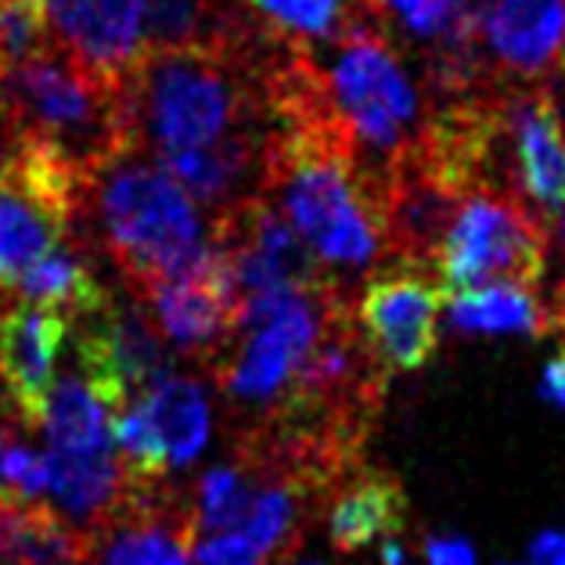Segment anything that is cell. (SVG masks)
<instances>
[{
    "label": "cell",
    "mask_w": 565,
    "mask_h": 565,
    "mask_svg": "<svg viewBox=\"0 0 565 565\" xmlns=\"http://www.w3.org/2000/svg\"><path fill=\"white\" fill-rule=\"evenodd\" d=\"M526 565H565V536L562 533H541L530 547Z\"/></svg>",
    "instance_id": "484cf974"
},
{
    "label": "cell",
    "mask_w": 565,
    "mask_h": 565,
    "mask_svg": "<svg viewBox=\"0 0 565 565\" xmlns=\"http://www.w3.org/2000/svg\"><path fill=\"white\" fill-rule=\"evenodd\" d=\"M274 33L299 44H328L353 30L356 22L375 19L364 0H245Z\"/></svg>",
    "instance_id": "44dd1931"
},
{
    "label": "cell",
    "mask_w": 565,
    "mask_h": 565,
    "mask_svg": "<svg viewBox=\"0 0 565 565\" xmlns=\"http://www.w3.org/2000/svg\"><path fill=\"white\" fill-rule=\"evenodd\" d=\"M490 173L547 227L565 213V108L551 84L498 90Z\"/></svg>",
    "instance_id": "ba28073f"
},
{
    "label": "cell",
    "mask_w": 565,
    "mask_h": 565,
    "mask_svg": "<svg viewBox=\"0 0 565 565\" xmlns=\"http://www.w3.org/2000/svg\"><path fill=\"white\" fill-rule=\"evenodd\" d=\"M425 558L429 565H476V551L465 536H429Z\"/></svg>",
    "instance_id": "d4e9b609"
},
{
    "label": "cell",
    "mask_w": 565,
    "mask_h": 565,
    "mask_svg": "<svg viewBox=\"0 0 565 565\" xmlns=\"http://www.w3.org/2000/svg\"><path fill=\"white\" fill-rule=\"evenodd\" d=\"M15 292L25 302H33V307H47V310L65 313L68 321H73V317L79 321V317L102 310L105 302L113 299L105 292V285L94 278L84 253L73 249L68 242L62 249H54L51 256L40 259V264L19 281Z\"/></svg>",
    "instance_id": "ffe728a7"
},
{
    "label": "cell",
    "mask_w": 565,
    "mask_h": 565,
    "mask_svg": "<svg viewBox=\"0 0 565 565\" xmlns=\"http://www.w3.org/2000/svg\"><path fill=\"white\" fill-rule=\"evenodd\" d=\"M191 558L199 565H270L264 558V551L253 547L242 533H213V536H199Z\"/></svg>",
    "instance_id": "603a6c76"
},
{
    "label": "cell",
    "mask_w": 565,
    "mask_h": 565,
    "mask_svg": "<svg viewBox=\"0 0 565 565\" xmlns=\"http://www.w3.org/2000/svg\"><path fill=\"white\" fill-rule=\"evenodd\" d=\"M551 227H555V249H558V264H562V278H558V296L555 299H565V213Z\"/></svg>",
    "instance_id": "83f0119b"
},
{
    "label": "cell",
    "mask_w": 565,
    "mask_h": 565,
    "mask_svg": "<svg viewBox=\"0 0 565 565\" xmlns=\"http://www.w3.org/2000/svg\"><path fill=\"white\" fill-rule=\"evenodd\" d=\"M90 536L98 565H188L199 544V515L162 482H137L130 501Z\"/></svg>",
    "instance_id": "4fadbf2b"
},
{
    "label": "cell",
    "mask_w": 565,
    "mask_h": 565,
    "mask_svg": "<svg viewBox=\"0 0 565 565\" xmlns=\"http://www.w3.org/2000/svg\"><path fill=\"white\" fill-rule=\"evenodd\" d=\"M76 371L94 385L108 411L119 415L159 379L170 375L173 353L141 302L108 299L102 310L79 317Z\"/></svg>",
    "instance_id": "30bf717a"
},
{
    "label": "cell",
    "mask_w": 565,
    "mask_h": 565,
    "mask_svg": "<svg viewBox=\"0 0 565 565\" xmlns=\"http://www.w3.org/2000/svg\"><path fill=\"white\" fill-rule=\"evenodd\" d=\"M544 399H551L555 407H565V347L562 353L544 367V382H541Z\"/></svg>",
    "instance_id": "4316f807"
},
{
    "label": "cell",
    "mask_w": 565,
    "mask_h": 565,
    "mask_svg": "<svg viewBox=\"0 0 565 565\" xmlns=\"http://www.w3.org/2000/svg\"><path fill=\"white\" fill-rule=\"evenodd\" d=\"M0 4H4V0H0Z\"/></svg>",
    "instance_id": "4dcf8cb0"
},
{
    "label": "cell",
    "mask_w": 565,
    "mask_h": 565,
    "mask_svg": "<svg viewBox=\"0 0 565 565\" xmlns=\"http://www.w3.org/2000/svg\"><path fill=\"white\" fill-rule=\"evenodd\" d=\"M299 565H328V562H299Z\"/></svg>",
    "instance_id": "f546056e"
},
{
    "label": "cell",
    "mask_w": 565,
    "mask_h": 565,
    "mask_svg": "<svg viewBox=\"0 0 565 565\" xmlns=\"http://www.w3.org/2000/svg\"><path fill=\"white\" fill-rule=\"evenodd\" d=\"M551 256V227L512 191L479 184L458 205V216L439 249L436 274L450 292L544 281Z\"/></svg>",
    "instance_id": "8992f818"
},
{
    "label": "cell",
    "mask_w": 565,
    "mask_h": 565,
    "mask_svg": "<svg viewBox=\"0 0 565 565\" xmlns=\"http://www.w3.org/2000/svg\"><path fill=\"white\" fill-rule=\"evenodd\" d=\"M339 302H353V296L339 292L335 285L292 288L242 302L238 328L210 364L216 390L224 393L238 425L234 436L253 433L278 415Z\"/></svg>",
    "instance_id": "5b68a950"
},
{
    "label": "cell",
    "mask_w": 565,
    "mask_h": 565,
    "mask_svg": "<svg viewBox=\"0 0 565 565\" xmlns=\"http://www.w3.org/2000/svg\"><path fill=\"white\" fill-rule=\"evenodd\" d=\"M382 565H407V551L399 544V536L382 541Z\"/></svg>",
    "instance_id": "f1b7e54d"
},
{
    "label": "cell",
    "mask_w": 565,
    "mask_h": 565,
    "mask_svg": "<svg viewBox=\"0 0 565 565\" xmlns=\"http://www.w3.org/2000/svg\"><path fill=\"white\" fill-rule=\"evenodd\" d=\"M0 565H94V536L33 501H0Z\"/></svg>",
    "instance_id": "2e32d148"
},
{
    "label": "cell",
    "mask_w": 565,
    "mask_h": 565,
    "mask_svg": "<svg viewBox=\"0 0 565 565\" xmlns=\"http://www.w3.org/2000/svg\"><path fill=\"white\" fill-rule=\"evenodd\" d=\"M447 321L465 335H533L551 332V310L533 288L498 285L479 292H454L447 299Z\"/></svg>",
    "instance_id": "d6986e66"
},
{
    "label": "cell",
    "mask_w": 565,
    "mask_h": 565,
    "mask_svg": "<svg viewBox=\"0 0 565 565\" xmlns=\"http://www.w3.org/2000/svg\"><path fill=\"white\" fill-rule=\"evenodd\" d=\"M0 130L90 177L130 151L127 79H108L47 44L0 73Z\"/></svg>",
    "instance_id": "3957f363"
},
{
    "label": "cell",
    "mask_w": 565,
    "mask_h": 565,
    "mask_svg": "<svg viewBox=\"0 0 565 565\" xmlns=\"http://www.w3.org/2000/svg\"><path fill=\"white\" fill-rule=\"evenodd\" d=\"M94 4H98V11L108 19V25H113L122 44L134 47L145 58L141 22H145V4H148V0H94Z\"/></svg>",
    "instance_id": "cb8c5ba5"
},
{
    "label": "cell",
    "mask_w": 565,
    "mask_h": 565,
    "mask_svg": "<svg viewBox=\"0 0 565 565\" xmlns=\"http://www.w3.org/2000/svg\"><path fill=\"white\" fill-rule=\"evenodd\" d=\"M407 522V493L399 479L382 468H361L356 476L342 482L335 504L328 512V536L335 551H361L375 541L399 536Z\"/></svg>",
    "instance_id": "9a60e30c"
},
{
    "label": "cell",
    "mask_w": 565,
    "mask_h": 565,
    "mask_svg": "<svg viewBox=\"0 0 565 565\" xmlns=\"http://www.w3.org/2000/svg\"><path fill=\"white\" fill-rule=\"evenodd\" d=\"M90 177L40 145H15L0 162V292L19 288L40 259L62 249L84 210Z\"/></svg>",
    "instance_id": "52a82bcc"
},
{
    "label": "cell",
    "mask_w": 565,
    "mask_h": 565,
    "mask_svg": "<svg viewBox=\"0 0 565 565\" xmlns=\"http://www.w3.org/2000/svg\"><path fill=\"white\" fill-rule=\"evenodd\" d=\"M134 292L199 264L210 234L199 205L151 159L127 151L90 173L84 210Z\"/></svg>",
    "instance_id": "277c9868"
},
{
    "label": "cell",
    "mask_w": 565,
    "mask_h": 565,
    "mask_svg": "<svg viewBox=\"0 0 565 565\" xmlns=\"http://www.w3.org/2000/svg\"><path fill=\"white\" fill-rule=\"evenodd\" d=\"M249 498H253V479L238 461L210 468L199 482V498H195L199 536L231 533L242 522L245 508H249Z\"/></svg>",
    "instance_id": "7402d4cb"
},
{
    "label": "cell",
    "mask_w": 565,
    "mask_h": 565,
    "mask_svg": "<svg viewBox=\"0 0 565 565\" xmlns=\"http://www.w3.org/2000/svg\"><path fill=\"white\" fill-rule=\"evenodd\" d=\"M264 195L296 227L339 292L353 296V281L382 264V181L356 159L353 145L324 113H302L278 122Z\"/></svg>",
    "instance_id": "6da1fadb"
},
{
    "label": "cell",
    "mask_w": 565,
    "mask_h": 565,
    "mask_svg": "<svg viewBox=\"0 0 565 565\" xmlns=\"http://www.w3.org/2000/svg\"><path fill=\"white\" fill-rule=\"evenodd\" d=\"M137 302L177 353L210 367L231 342L242 317V292L234 285L227 256L205 242L199 264L137 292Z\"/></svg>",
    "instance_id": "9c48e42d"
},
{
    "label": "cell",
    "mask_w": 565,
    "mask_h": 565,
    "mask_svg": "<svg viewBox=\"0 0 565 565\" xmlns=\"http://www.w3.org/2000/svg\"><path fill=\"white\" fill-rule=\"evenodd\" d=\"M479 54L501 90L551 84L565 62V0H482Z\"/></svg>",
    "instance_id": "8fae6325"
},
{
    "label": "cell",
    "mask_w": 565,
    "mask_h": 565,
    "mask_svg": "<svg viewBox=\"0 0 565 565\" xmlns=\"http://www.w3.org/2000/svg\"><path fill=\"white\" fill-rule=\"evenodd\" d=\"M137 404L167 450L170 472L191 465L210 444V399H205V390L195 375L170 371L145 396H137Z\"/></svg>",
    "instance_id": "e0dca14e"
},
{
    "label": "cell",
    "mask_w": 565,
    "mask_h": 565,
    "mask_svg": "<svg viewBox=\"0 0 565 565\" xmlns=\"http://www.w3.org/2000/svg\"><path fill=\"white\" fill-rule=\"evenodd\" d=\"M444 292L429 274L393 270L371 278L356 299V324L371 353L390 371H422L436 353V317Z\"/></svg>",
    "instance_id": "7c38bea8"
},
{
    "label": "cell",
    "mask_w": 565,
    "mask_h": 565,
    "mask_svg": "<svg viewBox=\"0 0 565 565\" xmlns=\"http://www.w3.org/2000/svg\"><path fill=\"white\" fill-rule=\"evenodd\" d=\"M113 411L94 393V385L73 371L54 382L44 404V436L54 454H98L113 450Z\"/></svg>",
    "instance_id": "ac0fdd59"
},
{
    "label": "cell",
    "mask_w": 565,
    "mask_h": 565,
    "mask_svg": "<svg viewBox=\"0 0 565 565\" xmlns=\"http://www.w3.org/2000/svg\"><path fill=\"white\" fill-rule=\"evenodd\" d=\"M310 51L324 116L353 145L356 159L385 181V173L429 134L436 113L433 94L407 73L375 19L356 22L328 44H310Z\"/></svg>",
    "instance_id": "7a4b0ae2"
},
{
    "label": "cell",
    "mask_w": 565,
    "mask_h": 565,
    "mask_svg": "<svg viewBox=\"0 0 565 565\" xmlns=\"http://www.w3.org/2000/svg\"><path fill=\"white\" fill-rule=\"evenodd\" d=\"M68 339V317L33 302L0 310V385L22 425L44 422L54 364Z\"/></svg>",
    "instance_id": "5bb4252c"
}]
</instances>
